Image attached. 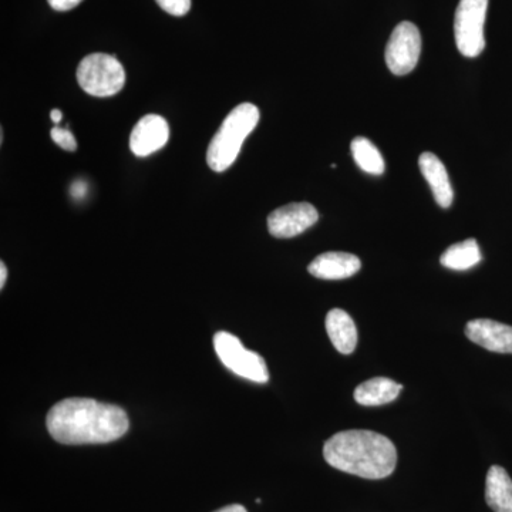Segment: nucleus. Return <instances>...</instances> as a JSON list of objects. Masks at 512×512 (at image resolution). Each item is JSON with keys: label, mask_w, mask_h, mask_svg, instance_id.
<instances>
[{"label": "nucleus", "mask_w": 512, "mask_h": 512, "mask_svg": "<svg viewBox=\"0 0 512 512\" xmlns=\"http://www.w3.org/2000/svg\"><path fill=\"white\" fill-rule=\"evenodd\" d=\"M481 252L476 239H467L460 244L453 245L441 255V265L453 271H467L480 264Z\"/></svg>", "instance_id": "nucleus-16"}, {"label": "nucleus", "mask_w": 512, "mask_h": 512, "mask_svg": "<svg viewBox=\"0 0 512 512\" xmlns=\"http://www.w3.org/2000/svg\"><path fill=\"white\" fill-rule=\"evenodd\" d=\"M50 119H52L53 123H55L57 126V124H59L63 119L62 111L57 109L50 111Z\"/></svg>", "instance_id": "nucleus-24"}, {"label": "nucleus", "mask_w": 512, "mask_h": 512, "mask_svg": "<svg viewBox=\"0 0 512 512\" xmlns=\"http://www.w3.org/2000/svg\"><path fill=\"white\" fill-rule=\"evenodd\" d=\"M46 426L57 443L80 446L119 440L127 433L130 421L119 406L70 397L49 410Z\"/></svg>", "instance_id": "nucleus-1"}, {"label": "nucleus", "mask_w": 512, "mask_h": 512, "mask_svg": "<svg viewBox=\"0 0 512 512\" xmlns=\"http://www.w3.org/2000/svg\"><path fill=\"white\" fill-rule=\"evenodd\" d=\"M488 0H460L454 19V35L458 52L477 57L485 49L484 25Z\"/></svg>", "instance_id": "nucleus-6"}, {"label": "nucleus", "mask_w": 512, "mask_h": 512, "mask_svg": "<svg viewBox=\"0 0 512 512\" xmlns=\"http://www.w3.org/2000/svg\"><path fill=\"white\" fill-rule=\"evenodd\" d=\"M49 5L52 6V9L57 10V12H67V10H72L79 6L83 0H47Z\"/></svg>", "instance_id": "nucleus-20"}, {"label": "nucleus", "mask_w": 512, "mask_h": 512, "mask_svg": "<svg viewBox=\"0 0 512 512\" xmlns=\"http://www.w3.org/2000/svg\"><path fill=\"white\" fill-rule=\"evenodd\" d=\"M421 174L433 191L434 200L441 208H450L454 200L453 187L443 161L436 154L424 153L419 158Z\"/></svg>", "instance_id": "nucleus-12"}, {"label": "nucleus", "mask_w": 512, "mask_h": 512, "mask_svg": "<svg viewBox=\"0 0 512 512\" xmlns=\"http://www.w3.org/2000/svg\"><path fill=\"white\" fill-rule=\"evenodd\" d=\"M214 348L222 365L235 375L254 383H268L269 372L264 357L244 348L237 336L224 330L215 333Z\"/></svg>", "instance_id": "nucleus-5"}, {"label": "nucleus", "mask_w": 512, "mask_h": 512, "mask_svg": "<svg viewBox=\"0 0 512 512\" xmlns=\"http://www.w3.org/2000/svg\"><path fill=\"white\" fill-rule=\"evenodd\" d=\"M168 138L170 128L167 121L157 114H148L131 131V153L140 158L151 156L168 143Z\"/></svg>", "instance_id": "nucleus-9"}, {"label": "nucleus", "mask_w": 512, "mask_h": 512, "mask_svg": "<svg viewBox=\"0 0 512 512\" xmlns=\"http://www.w3.org/2000/svg\"><path fill=\"white\" fill-rule=\"evenodd\" d=\"M6 279H8V268H6V265L0 264V288L3 289V286L6 284Z\"/></svg>", "instance_id": "nucleus-23"}, {"label": "nucleus", "mask_w": 512, "mask_h": 512, "mask_svg": "<svg viewBox=\"0 0 512 512\" xmlns=\"http://www.w3.org/2000/svg\"><path fill=\"white\" fill-rule=\"evenodd\" d=\"M485 501L494 512H512V480L503 467L488 470Z\"/></svg>", "instance_id": "nucleus-15"}, {"label": "nucleus", "mask_w": 512, "mask_h": 512, "mask_svg": "<svg viewBox=\"0 0 512 512\" xmlns=\"http://www.w3.org/2000/svg\"><path fill=\"white\" fill-rule=\"evenodd\" d=\"M259 123L255 104L242 103L222 121L207 151V164L215 173H224L237 161L242 144Z\"/></svg>", "instance_id": "nucleus-3"}, {"label": "nucleus", "mask_w": 512, "mask_h": 512, "mask_svg": "<svg viewBox=\"0 0 512 512\" xmlns=\"http://www.w3.org/2000/svg\"><path fill=\"white\" fill-rule=\"evenodd\" d=\"M77 82L94 97H110L120 93L126 84L123 64L106 53H92L77 67Z\"/></svg>", "instance_id": "nucleus-4"}, {"label": "nucleus", "mask_w": 512, "mask_h": 512, "mask_svg": "<svg viewBox=\"0 0 512 512\" xmlns=\"http://www.w3.org/2000/svg\"><path fill=\"white\" fill-rule=\"evenodd\" d=\"M319 220L318 210L309 202H292L268 217L269 234L275 238H293L313 227Z\"/></svg>", "instance_id": "nucleus-8"}, {"label": "nucleus", "mask_w": 512, "mask_h": 512, "mask_svg": "<svg viewBox=\"0 0 512 512\" xmlns=\"http://www.w3.org/2000/svg\"><path fill=\"white\" fill-rule=\"evenodd\" d=\"M214 512H248V511H247V508L244 507V505L232 504V505H227V507L221 508V510H217Z\"/></svg>", "instance_id": "nucleus-21"}, {"label": "nucleus", "mask_w": 512, "mask_h": 512, "mask_svg": "<svg viewBox=\"0 0 512 512\" xmlns=\"http://www.w3.org/2000/svg\"><path fill=\"white\" fill-rule=\"evenodd\" d=\"M466 336L471 342L494 353H512V326L491 319L470 320Z\"/></svg>", "instance_id": "nucleus-10"}, {"label": "nucleus", "mask_w": 512, "mask_h": 512, "mask_svg": "<svg viewBox=\"0 0 512 512\" xmlns=\"http://www.w3.org/2000/svg\"><path fill=\"white\" fill-rule=\"evenodd\" d=\"M164 12L173 16H185L191 9V0H156Z\"/></svg>", "instance_id": "nucleus-19"}, {"label": "nucleus", "mask_w": 512, "mask_h": 512, "mask_svg": "<svg viewBox=\"0 0 512 512\" xmlns=\"http://www.w3.org/2000/svg\"><path fill=\"white\" fill-rule=\"evenodd\" d=\"M362 268V262L356 255L348 252H326L313 259L308 266L309 274L325 281H340L356 275Z\"/></svg>", "instance_id": "nucleus-11"}, {"label": "nucleus", "mask_w": 512, "mask_h": 512, "mask_svg": "<svg viewBox=\"0 0 512 512\" xmlns=\"http://www.w3.org/2000/svg\"><path fill=\"white\" fill-rule=\"evenodd\" d=\"M323 457L336 470L366 480L392 476L397 466V450L392 440L369 430L336 433L326 441Z\"/></svg>", "instance_id": "nucleus-2"}, {"label": "nucleus", "mask_w": 512, "mask_h": 512, "mask_svg": "<svg viewBox=\"0 0 512 512\" xmlns=\"http://www.w3.org/2000/svg\"><path fill=\"white\" fill-rule=\"evenodd\" d=\"M421 53L420 30L412 22H402L394 28L386 47V63L396 76L412 73Z\"/></svg>", "instance_id": "nucleus-7"}, {"label": "nucleus", "mask_w": 512, "mask_h": 512, "mask_svg": "<svg viewBox=\"0 0 512 512\" xmlns=\"http://www.w3.org/2000/svg\"><path fill=\"white\" fill-rule=\"evenodd\" d=\"M86 190H87V187L83 183L73 184V187H72L73 197L82 198L84 195V192H86Z\"/></svg>", "instance_id": "nucleus-22"}, {"label": "nucleus", "mask_w": 512, "mask_h": 512, "mask_svg": "<svg viewBox=\"0 0 512 512\" xmlns=\"http://www.w3.org/2000/svg\"><path fill=\"white\" fill-rule=\"evenodd\" d=\"M350 150H352L353 158L360 170L372 175L384 173V158L372 141L367 140L366 137H356L352 141Z\"/></svg>", "instance_id": "nucleus-17"}, {"label": "nucleus", "mask_w": 512, "mask_h": 512, "mask_svg": "<svg viewBox=\"0 0 512 512\" xmlns=\"http://www.w3.org/2000/svg\"><path fill=\"white\" fill-rule=\"evenodd\" d=\"M50 137H52V140L55 141L57 146L63 148V150H77L76 138H74L72 131L69 130V127L62 128L56 126L52 131H50Z\"/></svg>", "instance_id": "nucleus-18"}, {"label": "nucleus", "mask_w": 512, "mask_h": 512, "mask_svg": "<svg viewBox=\"0 0 512 512\" xmlns=\"http://www.w3.org/2000/svg\"><path fill=\"white\" fill-rule=\"evenodd\" d=\"M326 332L330 342L342 355L355 352L357 345V328L348 312L332 309L326 316Z\"/></svg>", "instance_id": "nucleus-13"}, {"label": "nucleus", "mask_w": 512, "mask_h": 512, "mask_svg": "<svg viewBox=\"0 0 512 512\" xmlns=\"http://www.w3.org/2000/svg\"><path fill=\"white\" fill-rule=\"evenodd\" d=\"M402 389V384L392 379L375 377L356 387L355 400L360 406H383V404L394 402Z\"/></svg>", "instance_id": "nucleus-14"}]
</instances>
